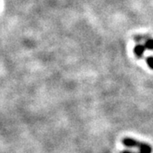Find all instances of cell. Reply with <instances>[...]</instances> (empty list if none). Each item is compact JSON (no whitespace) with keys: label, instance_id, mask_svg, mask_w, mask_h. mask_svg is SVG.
<instances>
[{"label":"cell","instance_id":"2","mask_svg":"<svg viewBox=\"0 0 153 153\" xmlns=\"http://www.w3.org/2000/svg\"><path fill=\"white\" fill-rule=\"evenodd\" d=\"M120 153H143L142 152H140V151H137V152H133L131 150H128V149H126L124 151H123V152H121Z\"/></svg>","mask_w":153,"mask_h":153},{"label":"cell","instance_id":"1","mask_svg":"<svg viewBox=\"0 0 153 153\" xmlns=\"http://www.w3.org/2000/svg\"><path fill=\"white\" fill-rule=\"evenodd\" d=\"M122 143L127 148H137L138 150L141 151L143 153L153 152V148L151 145H149L146 142H142V141L134 140L133 138L126 137L122 140Z\"/></svg>","mask_w":153,"mask_h":153}]
</instances>
